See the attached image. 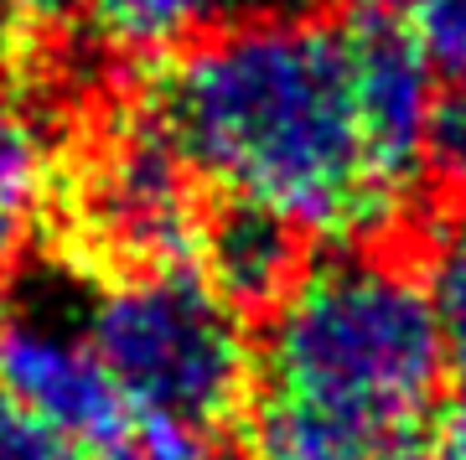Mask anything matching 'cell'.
<instances>
[{
	"label": "cell",
	"mask_w": 466,
	"mask_h": 460,
	"mask_svg": "<svg viewBox=\"0 0 466 460\" xmlns=\"http://www.w3.org/2000/svg\"><path fill=\"white\" fill-rule=\"evenodd\" d=\"M140 104L192 176L300 238L379 244L404 213L368 155L342 21L244 16L192 36L156 63Z\"/></svg>",
	"instance_id": "obj_1"
},
{
	"label": "cell",
	"mask_w": 466,
	"mask_h": 460,
	"mask_svg": "<svg viewBox=\"0 0 466 460\" xmlns=\"http://www.w3.org/2000/svg\"><path fill=\"white\" fill-rule=\"evenodd\" d=\"M446 342L415 264L337 244L300 264L254 342V460H425Z\"/></svg>",
	"instance_id": "obj_2"
},
{
	"label": "cell",
	"mask_w": 466,
	"mask_h": 460,
	"mask_svg": "<svg viewBox=\"0 0 466 460\" xmlns=\"http://www.w3.org/2000/svg\"><path fill=\"white\" fill-rule=\"evenodd\" d=\"M88 346L135 414L218 429L249 404L254 342L244 311L218 295L198 264L99 280Z\"/></svg>",
	"instance_id": "obj_3"
},
{
	"label": "cell",
	"mask_w": 466,
	"mask_h": 460,
	"mask_svg": "<svg viewBox=\"0 0 466 460\" xmlns=\"http://www.w3.org/2000/svg\"><path fill=\"white\" fill-rule=\"evenodd\" d=\"M192 165L177 155L150 109H119L94 125L84 145L57 150L47 197V233L63 264L84 280H119L146 269L198 264L202 207Z\"/></svg>",
	"instance_id": "obj_4"
},
{
	"label": "cell",
	"mask_w": 466,
	"mask_h": 460,
	"mask_svg": "<svg viewBox=\"0 0 466 460\" xmlns=\"http://www.w3.org/2000/svg\"><path fill=\"white\" fill-rule=\"evenodd\" d=\"M342 32H348V52H352V88H358V119H363L373 171L404 202L415 192V181L425 176L435 67L415 47L410 26L389 11L363 5L342 21Z\"/></svg>",
	"instance_id": "obj_5"
},
{
	"label": "cell",
	"mask_w": 466,
	"mask_h": 460,
	"mask_svg": "<svg viewBox=\"0 0 466 460\" xmlns=\"http://www.w3.org/2000/svg\"><path fill=\"white\" fill-rule=\"evenodd\" d=\"M0 398L84 445L115 440L135 414L94 357L88 336H67L36 315L0 321Z\"/></svg>",
	"instance_id": "obj_6"
},
{
	"label": "cell",
	"mask_w": 466,
	"mask_h": 460,
	"mask_svg": "<svg viewBox=\"0 0 466 460\" xmlns=\"http://www.w3.org/2000/svg\"><path fill=\"white\" fill-rule=\"evenodd\" d=\"M198 269L238 311H269L300 275V233L254 202L223 197L202 213Z\"/></svg>",
	"instance_id": "obj_7"
},
{
	"label": "cell",
	"mask_w": 466,
	"mask_h": 460,
	"mask_svg": "<svg viewBox=\"0 0 466 460\" xmlns=\"http://www.w3.org/2000/svg\"><path fill=\"white\" fill-rule=\"evenodd\" d=\"M52 165L57 150L42 99L26 88V78H5L0 83V207L11 217H26L47 197Z\"/></svg>",
	"instance_id": "obj_8"
},
{
	"label": "cell",
	"mask_w": 466,
	"mask_h": 460,
	"mask_svg": "<svg viewBox=\"0 0 466 460\" xmlns=\"http://www.w3.org/2000/svg\"><path fill=\"white\" fill-rule=\"evenodd\" d=\"M223 0H84L88 26L119 52H140V57H167L187 47L202 26L213 21Z\"/></svg>",
	"instance_id": "obj_9"
},
{
	"label": "cell",
	"mask_w": 466,
	"mask_h": 460,
	"mask_svg": "<svg viewBox=\"0 0 466 460\" xmlns=\"http://www.w3.org/2000/svg\"><path fill=\"white\" fill-rule=\"evenodd\" d=\"M425 290H431L435 321H441V342L446 362L466 378V202L435 228L431 254H425Z\"/></svg>",
	"instance_id": "obj_10"
},
{
	"label": "cell",
	"mask_w": 466,
	"mask_h": 460,
	"mask_svg": "<svg viewBox=\"0 0 466 460\" xmlns=\"http://www.w3.org/2000/svg\"><path fill=\"white\" fill-rule=\"evenodd\" d=\"M99 460H218V450L198 425L167 414H130V425L99 445Z\"/></svg>",
	"instance_id": "obj_11"
},
{
	"label": "cell",
	"mask_w": 466,
	"mask_h": 460,
	"mask_svg": "<svg viewBox=\"0 0 466 460\" xmlns=\"http://www.w3.org/2000/svg\"><path fill=\"white\" fill-rule=\"evenodd\" d=\"M404 26L435 73L466 83V0H404Z\"/></svg>",
	"instance_id": "obj_12"
},
{
	"label": "cell",
	"mask_w": 466,
	"mask_h": 460,
	"mask_svg": "<svg viewBox=\"0 0 466 460\" xmlns=\"http://www.w3.org/2000/svg\"><path fill=\"white\" fill-rule=\"evenodd\" d=\"M425 171H435L441 186L466 202V83H451L435 99L431 135H425Z\"/></svg>",
	"instance_id": "obj_13"
},
{
	"label": "cell",
	"mask_w": 466,
	"mask_h": 460,
	"mask_svg": "<svg viewBox=\"0 0 466 460\" xmlns=\"http://www.w3.org/2000/svg\"><path fill=\"white\" fill-rule=\"evenodd\" d=\"M0 460H88L84 440L0 398Z\"/></svg>",
	"instance_id": "obj_14"
},
{
	"label": "cell",
	"mask_w": 466,
	"mask_h": 460,
	"mask_svg": "<svg viewBox=\"0 0 466 460\" xmlns=\"http://www.w3.org/2000/svg\"><path fill=\"white\" fill-rule=\"evenodd\" d=\"M425 460H466V394H456L446 409L431 419Z\"/></svg>",
	"instance_id": "obj_15"
},
{
	"label": "cell",
	"mask_w": 466,
	"mask_h": 460,
	"mask_svg": "<svg viewBox=\"0 0 466 460\" xmlns=\"http://www.w3.org/2000/svg\"><path fill=\"white\" fill-rule=\"evenodd\" d=\"M73 5V0H0L5 16H16L21 26H42V21H57Z\"/></svg>",
	"instance_id": "obj_16"
},
{
	"label": "cell",
	"mask_w": 466,
	"mask_h": 460,
	"mask_svg": "<svg viewBox=\"0 0 466 460\" xmlns=\"http://www.w3.org/2000/svg\"><path fill=\"white\" fill-rule=\"evenodd\" d=\"M16 223L5 207H0V290H5V275H11V254H16Z\"/></svg>",
	"instance_id": "obj_17"
},
{
	"label": "cell",
	"mask_w": 466,
	"mask_h": 460,
	"mask_svg": "<svg viewBox=\"0 0 466 460\" xmlns=\"http://www.w3.org/2000/svg\"><path fill=\"white\" fill-rule=\"evenodd\" d=\"M11 47V36H5V11H0V52Z\"/></svg>",
	"instance_id": "obj_18"
},
{
	"label": "cell",
	"mask_w": 466,
	"mask_h": 460,
	"mask_svg": "<svg viewBox=\"0 0 466 460\" xmlns=\"http://www.w3.org/2000/svg\"><path fill=\"white\" fill-rule=\"evenodd\" d=\"M394 5H404V0H394Z\"/></svg>",
	"instance_id": "obj_19"
}]
</instances>
